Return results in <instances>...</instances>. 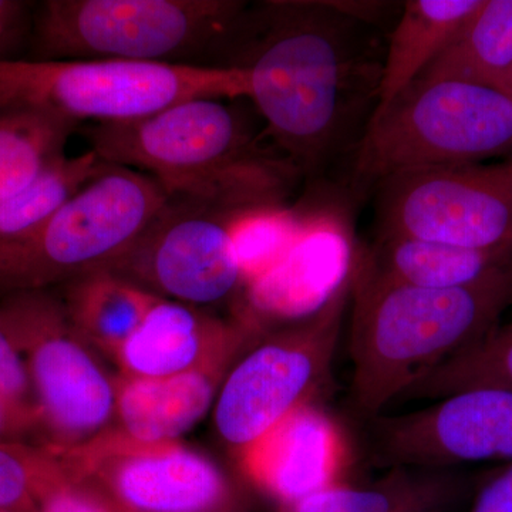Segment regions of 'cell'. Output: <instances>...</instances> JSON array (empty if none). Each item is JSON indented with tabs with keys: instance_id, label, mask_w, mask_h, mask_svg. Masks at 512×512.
I'll return each instance as SVG.
<instances>
[{
	"instance_id": "obj_1",
	"label": "cell",
	"mask_w": 512,
	"mask_h": 512,
	"mask_svg": "<svg viewBox=\"0 0 512 512\" xmlns=\"http://www.w3.org/2000/svg\"><path fill=\"white\" fill-rule=\"evenodd\" d=\"M101 161L153 178L171 200L225 212L281 207L298 177L286 157L261 148L247 120L220 100L175 104L128 123L84 128Z\"/></svg>"
},
{
	"instance_id": "obj_2",
	"label": "cell",
	"mask_w": 512,
	"mask_h": 512,
	"mask_svg": "<svg viewBox=\"0 0 512 512\" xmlns=\"http://www.w3.org/2000/svg\"><path fill=\"white\" fill-rule=\"evenodd\" d=\"M350 353L353 394L377 414L417 380L484 338L512 306V264L461 288H421L387 281L360 265Z\"/></svg>"
},
{
	"instance_id": "obj_3",
	"label": "cell",
	"mask_w": 512,
	"mask_h": 512,
	"mask_svg": "<svg viewBox=\"0 0 512 512\" xmlns=\"http://www.w3.org/2000/svg\"><path fill=\"white\" fill-rule=\"evenodd\" d=\"M342 13L335 3H264L232 64L247 72L249 99L298 170H318L345 121L353 62Z\"/></svg>"
},
{
	"instance_id": "obj_4",
	"label": "cell",
	"mask_w": 512,
	"mask_h": 512,
	"mask_svg": "<svg viewBox=\"0 0 512 512\" xmlns=\"http://www.w3.org/2000/svg\"><path fill=\"white\" fill-rule=\"evenodd\" d=\"M248 96L247 72L235 66L0 59V110L42 111L77 126L128 123L184 101Z\"/></svg>"
},
{
	"instance_id": "obj_5",
	"label": "cell",
	"mask_w": 512,
	"mask_h": 512,
	"mask_svg": "<svg viewBox=\"0 0 512 512\" xmlns=\"http://www.w3.org/2000/svg\"><path fill=\"white\" fill-rule=\"evenodd\" d=\"M512 151V94L463 80L417 79L373 111L356 148V183L404 171L476 164Z\"/></svg>"
},
{
	"instance_id": "obj_6",
	"label": "cell",
	"mask_w": 512,
	"mask_h": 512,
	"mask_svg": "<svg viewBox=\"0 0 512 512\" xmlns=\"http://www.w3.org/2000/svg\"><path fill=\"white\" fill-rule=\"evenodd\" d=\"M168 200L153 178L109 164L42 224L0 239V292L47 291L109 269Z\"/></svg>"
},
{
	"instance_id": "obj_7",
	"label": "cell",
	"mask_w": 512,
	"mask_h": 512,
	"mask_svg": "<svg viewBox=\"0 0 512 512\" xmlns=\"http://www.w3.org/2000/svg\"><path fill=\"white\" fill-rule=\"evenodd\" d=\"M245 9L238 0H47L36 19V60L190 64L231 39Z\"/></svg>"
},
{
	"instance_id": "obj_8",
	"label": "cell",
	"mask_w": 512,
	"mask_h": 512,
	"mask_svg": "<svg viewBox=\"0 0 512 512\" xmlns=\"http://www.w3.org/2000/svg\"><path fill=\"white\" fill-rule=\"evenodd\" d=\"M0 319L28 367L42 446L72 448L110 430L117 380L74 330L62 298L47 291L13 293L0 303Z\"/></svg>"
},
{
	"instance_id": "obj_9",
	"label": "cell",
	"mask_w": 512,
	"mask_h": 512,
	"mask_svg": "<svg viewBox=\"0 0 512 512\" xmlns=\"http://www.w3.org/2000/svg\"><path fill=\"white\" fill-rule=\"evenodd\" d=\"M350 285L311 318L256 346L222 382L214 424L237 458L286 417L312 404L328 380Z\"/></svg>"
},
{
	"instance_id": "obj_10",
	"label": "cell",
	"mask_w": 512,
	"mask_h": 512,
	"mask_svg": "<svg viewBox=\"0 0 512 512\" xmlns=\"http://www.w3.org/2000/svg\"><path fill=\"white\" fill-rule=\"evenodd\" d=\"M380 237L512 247V161L404 171L379 184Z\"/></svg>"
},
{
	"instance_id": "obj_11",
	"label": "cell",
	"mask_w": 512,
	"mask_h": 512,
	"mask_svg": "<svg viewBox=\"0 0 512 512\" xmlns=\"http://www.w3.org/2000/svg\"><path fill=\"white\" fill-rule=\"evenodd\" d=\"M49 450L70 476L123 511L241 512L220 468L178 441L140 443L113 427L80 446Z\"/></svg>"
},
{
	"instance_id": "obj_12",
	"label": "cell",
	"mask_w": 512,
	"mask_h": 512,
	"mask_svg": "<svg viewBox=\"0 0 512 512\" xmlns=\"http://www.w3.org/2000/svg\"><path fill=\"white\" fill-rule=\"evenodd\" d=\"M235 215L170 198L109 271L195 308L227 301L245 286L231 238Z\"/></svg>"
},
{
	"instance_id": "obj_13",
	"label": "cell",
	"mask_w": 512,
	"mask_h": 512,
	"mask_svg": "<svg viewBox=\"0 0 512 512\" xmlns=\"http://www.w3.org/2000/svg\"><path fill=\"white\" fill-rule=\"evenodd\" d=\"M376 440L380 456L399 467L512 461V392L451 394L426 409L377 421Z\"/></svg>"
},
{
	"instance_id": "obj_14",
	"label": "cell",
	"mask_w": 512,
	"mask_h": 512,
	"mask_svg": "<svg viewBox=\"0 0 512 512\" xmlns=\"http://www.w3.org/2000/svg\"><path fill=\"white\" fill-rule=\"evenodd\" d=\"M239 466L281 507L342 483L348 446L338 424L309 404L238 457Z\"/></svg>"
},
{
	"instance_id": "obj_15",
	"label": "cell",
	"mask_w": 512,
	"mask_h": 512,
	"mask_svg": "<svg viewBox=\"0 0 512 512\" xmlns=\"http://www.w3.org/2000/svg\"><path fill=\"white\" fill-rule=\"evenodd\" d=\"M352 269V248L339 228L306 224L288 255L245 286L238 320L258 335L269 323L311 318L352 281Z\"/></svg>"
},
{
	"instance_id": "obj_16",
	"label": "cell",
	"mask_w": 512,
	"mask_h": 512,
	"mask_svg": "<svg viewBox=\"0 0 512 512\" xmlns=\"http://www.w3.org/2000/svg\"><path fill=\"white\" fill-rule=\"evenodd\" d=\"M256 333L185 303L158 298L114 362L121 376L160 379L212 365H229Z\"/></svg>"
},
{
	"instance_id": "obj_17",
	"label": "cell",
	"mask_w": 512,
	"mask_h": 512,
	"mask_svg": "<svg viewBox=\"0 0 512 512\" xmlns=\"http://www.w3.org/2000/svg\"><path fill=\"white\" fill-rule=\"evenodd\" d=\"M228 365H212L160 379H117L121 433L140 443H174L207 414Z\"/></svg>"
},
{
	"instance_id": "obj_18",
	"label": "cell",
	"mask_w": 512,
	"mask_h": 512,
	"mask_svg": "<svg viewBox=\"0 0 512 512\" xmlns=\"http://www.w3.org/2000/svg\"><path fill=\"white\" fill-rule=\"evenodd\" d=\"M483 0H410L390 37L376 109L389 106L456 42Z\"/></svg>"
},
{
	"instance_id": "obj_19",
	"label": "cell",
	"mask_w": 512,
	"mask_h": 512,
	"mask_svg": "<svg viewBox=\"0 0 512 512\" xmlns=\"http://www.w3.org/2000/svg\"><path fill=\"white\" fill-rule=\"evenodd\" d=\"M512 264V247L470 249L423 239L379 237L363 266L373 275L421 288L476 284Z\"/></svg>"
},
{
	"instance_id": "obj_20",
	"label": "cell",
	"mask_w": 512,
	"mask_h": 512,
	"mask_svg": "<svg viewBox=\"0 0 512 512\" xmlns=\"http://www.w3.org/2000/svg\"><path fill=\"white\" fill-rule=\"evenodd\" d=\"M157 298L130 279L100 269L67 282L62 302L80 338L114 359Z\"/></svg>"
},
{
	"instance_id": "obj_21",
	"label": "cell",
	"mask_w": 512,
	"mask_h": 512,
	"mask_svg": "<svg viewBox=\"0 0 512 512\" xmlns=\"http://www.w3.org/2000/svg\"><path fill=\"white\" fill-rule=\"evenodd\" d=\"M456 478L437 471L396 467L375 484L340 483L281 507V512H444L460 497Z\"/></svg>"
},
{
	"instance_id": "obj_22",
	"label": "cell",
	"mask_w": 512,
	"mask_h": 512,
	"mask_svg": "<svg viewBox=\"0 0 512 512\" xmlns=\"http://www.w3.org/2000/svg\"><path fill=\"white\" fill-rule=\"evenodd\" d=\"M511 72L512 0H483L456 42L419 79L501 87Z\"/></svg>"
},
{
	"instance_id": "obj_23",
	"label": "cell",
	"mask_w": 512,
	"mask_h": 512,
	"mask_svg": "<svg viewBox=\"0 0 512 512\" xmlns=\"http://www.w3.org/2000/svg\"><path fill=\"white\" fill-rule=\"evenodd\" d=\"M77 124L28 109L0 110V200L13 197L64 156Z\"/></svg>"
},
{
	"instance_id": "obj_24",
	"label": "cell",
	"mask_w": 512,
	"mask_h": 512,
	"mask_svg": "<svg viewBox=\"0 0 512 512\" xmlns=\"http://www.w3.org/2000/svg\"><path fill=\"white\" fill-rule=\"evenodd\" d=\"M477 389L512 392V323L495 326L484 338L441 363L417 380L403 399L440 400Z\"/></svg>"
},
{
	"instance_id": "obj_25",
	"label": "cell",
	"mask_w": 512,
	"mask_h": 512,
	"mask_svg": "<svg viewBox=\"0 0 512 512\" xmlns=\"http://www.w3.org/2000/svg\"><path fill=\"white\" fill-rule=\"evenodd\" d=\"M107 167L92 150L50 164L26 190L0 200V239L18 237L42 224Z\"/></svg>"
},
{
	"instance_id": "obj_26",
	"label": "cell",
	"mask_w": 512,
	"mask_h": 512,
	"mask_svg": "<svg viewBox=\"0 0 512 512\" xmlns=\"http://www.w3.org/2000/svg\"><path fill=\"white\" fill-rule=\"evenodd\" d=\"M305 225L282 207L255 208L235 215L231 238L245 286L268 274L288 255Z\"/></svg>"
},
{
	"instance_id": "obj_27",
	"label": "cell",
	"mask_w": 512,
	"mask_h": 512,
	"mask_svg": "<svg viewBox=\"0 0 512 512\" xmlns=\"http://www.w3.org/2000/svg\"><path fill=\"white\" fill-rule=\"evenodd\" d=\"M50 461L52 453L42 444L0 443V511L39 512L37 487Z\"/></svg>"
},
{
	"instance_id": "obj_28",
	"label": "cell",
	"mask_w": 512,
	"mask_h": 512,
	"mask_svg": "<svg viewBox=\"0 0 512 512\" xmlns=\"http://www.w3.org/2000/svg\"><path fill=\"white\" fill-rule=\"evenodd\" d=\"M36 504L39 512H119L93 485L70 476L55 454L37 487Z\"/></svg>"
},
{
	"instance_id": "obj_29",
	"label": "cell",
	"mask_w": 512,
	"mask_h": 512,
	"mask_svg": "<svg viewBox=\"0 0 512 512\" xmlns=\"http://www.w3.org/2000/svg\"><path fill=\"white\" fill-rule=\"evenodd\" d=\"M0 394L10 402L18 404L22 409L36 414L39 419L35 390L30 382L28 367L22 353L10 338L2 319H0Z\"/></svg>"
},
{
	"instance_id": "obj_30",
	"label": "cell",
	"mask_w": 512,
	"mask_h": 512,
	"mask_svg": "<svg viewBox=\"0 0 512 512\" xmlns=\"http://www.w3.org/2000/svg\"><path fill=\"white\" fill-rule=\"evenodd\" d=\"M40 433V421L36 414L22 409L0 394V443L26 441V437Z\"/></svg>"
},
{
	"instance_id": "obj_31",
	"label": "cell",
	"mask_w": 512,
	"mask_h": 512,
	"mask_svg": "<svg viewBox=\"0 0 512 512\" xmlns=\"http://www.w3.org/2000/svg\"><path fill=\"white\" fill-rule=\"evenodd\" d=\"M471 512H512V464L481 488Z\"/></svg>"
},
{
	"instance_id": "obj_32",
	"label": "cell",
	"mask_w": 512,
	"mask_h": 512,
	"mask_svg": "<svg viewBox=\"0 0 512 512\" xmlns=\"http://www.w3.org/2000/svg\"><path fill=\"white\" fill-rule=\"evenodd\" d=\"M25 3L16 0H0V59H5L3 52L8 50L22 26Z\"/></svg>"
},
{
	"instance_id": "obj_33",
	"label": "cell",
	"mask_w": 512,
	"mask_h": 512,
	"mask_svg": "<svg viewBox=\"0 0 512 512\" xmlns=\"http://www.w3.org/2000/svg\"><path fill=\"white\" fill-rule=\"evenodd\" d=\"M501 89L507 90L508 93L512 94V72L510 76L504 80L503 84H501Z\"/></svg>"
},
{
	"instance_id": "obj_34",
	"label": "cell",
	"mask_w": 512,
	"mask_h": 512,
	"mask_svg": "<svg viewBox=\"0 0 512 512\" xmlns=\"http://www.w3.org/2000/svg\"><path fill=\"white\" fill-rule=\"evenodd\" d=\"M119 512H130V511H123V510H120V508H119Z\"/></svg>"
},
{
	"instance_id": "obj_35",
	"label": "cell",
	"mask_w": 512,
	"mask_h": 512,
	"mask_svg": "<svg viewBox=\"0 0 512 512\" xmlns=\"http://www.w3.org/2000/svg\"><path fill=\"white\" fill-rule=\"evenodd\" d=\"M0 512H2V511H0Z\"/></svg>"
}]
</instances>
